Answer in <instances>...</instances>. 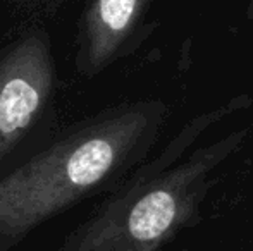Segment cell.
Returning <instances> with one entry per match:
<instances>
[{"instance_id":"obj_1","label":"cell","mask_w":253,"mask_h":251,"mask_svg":"<svg viewBox=\"0 0 253 251\" xmlns=\"http://www.w3.org/2000/svg\"><path fill=\"white\" fill-rule=\"evenodd\" d=\"M248 105L250 98L238 97L191 119L155 160L71 231L57 251H162L197 215L213 172L240 150L250 129L233 131L176 162L210 126Z\"/></svg>"},{"instance_id":"obj_5","label":"cell","mask_w":253,"mask_h":251,"mask_svg":"<svg viewBox=\"0 0 253 251\" xmlns=\"http://www.w3.org/2000/svg\"><path fill=\"white\" fill-rule=\"evenodd\" d=\"M16 9L33 16H52L60 10L69 0H7Z\"/></svg>"},{"instance_id":"obj_3","label":"cell","mask_w":253,"mask_h":251,"mask_svg":"<svg viewBox=\"0 0 253 251\" xmlns=\"http://www.w3.org/2000/svg\"><path fill=\"white\" fill-rule=\"evenodd\" d=\"M55 84V59L45 31H31L0 55V162L37 124Z\"/></svg>"},{"instance_id":"obj_4","label":"cell","mask_w":253,"mask_h":251,"mask_svg":"<svg viewBox=\"0 0 253 251\" xmlns=\"http://www.w3.org/2000/svg\"><path fill=\"white\" fill-rule=\"evenodd\" d=\"M152 0H88L80 23L76 69L84 77L105 71L134 38Z\"/></svg>"},{"instance_id":"obj_2","label":"cell","mask_w":253,"mask_h":251,"mask_svg":"<svg viewBox=\"0 0 253 251\" xmlns=\"http://www.w3.org/2000/svg\"><path fill=\"white\" fill-rule=\"evenodd\" d=\"M164 114L159 102L109 108L0 179V251L119 178L148 148Z\"/></svg>"}]
</instances>
